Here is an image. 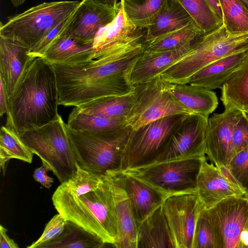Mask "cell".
I'll return each mask as SVG.
<instances>
[{"label": "cell", "instance_id": "obj_18", "mask_svg": "<svg viewBox=\"0 0 248 248\" xmlns=\"http://www.w3.org/2000/svg\"><path fill=\"white\" fill-rule=\"evenodd\" d=\"M192 44L170 51L144 50L128 72V78L130 83L134 86L149 81L160 75L186 54L190 49Z\"/></svg>", "mask_w": 248, "mask_h": 248}, {"label": "cell", "instance_id": "obj_19", "mask_svg": "<svg viewBox=\"0 0 248 248\" xmlns=\"http://www.w3.org/2000/svg\"><path fill=\"white\" fill-rule=\"evenodd\" d=\"M30 48L13 40L0 36V79L8 98L27 66L34 59Z\"/></svg>", "mask_w": 248, "mask_h": 248}, {"label": "cell", "instance_id": "obj_15", "mask_svg": "<svg viewBox=\"0 0 248 248\" xmlns=\"http://www.w3.org/2000/svg\"><path fill=\"white\" fill-rule=\"evenodd\" d=\"M112 194L117 224V248H137L138 225L120 171L105 175Z\"/></svg>", "mask_w": 248, "mask_h": 248}, {"label": "cell", "instance_id": "obj_33", "mask_svg": "<svg viewBox=\"0 0 248 248\" xmlns=\"http://www.w3.org/2000/svg\"><path fill=\"white\" fill-rule=\"evenodd\" d=\"M129 21L139 28L146 29L153 21L167 0H123Z\"/></svg>", "mask_w": 248, "mask_h": 248}, {"label": "cell", "instance_id": "obj_41", "mask_svg": "<svg viewBox=\"0 0 248 248\" xmlns=\"http://www.w3.org/2000/svg\"><path fill=\"white\" fill-rule=\"evenodd\" d=\"M248 146V116L244 112L236 124L231 141L232 158Z\"/></svg>", "mask_w": 248, "mask_h": 248}, {"label": "cell", "instance_id": "obj_20", "mask_svg": "<svg viewBox=\"0 0 248 248\" xmlns=\"http://www.w3.org/2000/svg\"><path fill=\"white\" fill-rule=\"evenodd\" d=\"M248 59V49L225 56L194 74L188 83L213 90L224 83Z\"/></svg>", "mask_w": 248, "mask_h": 248}, {"label": "cell", "instance_id": "obj_30", "mask_svg": "<svg viewBox=\"0 0 248 248\" xmlns=\"http://www.w3.org/2000/svg\"><path fill=\"white\" fill-rule=\"evenodd\" d=\"M33 153L23 142L19 135L6 125L0 131V166L3 175L11 159H17L29 163H32Z\"/></svg>", "mask_w": 248, "mask_h": 248}, {"label": "cell", "instance_id": "obj_36", "mask_svg": "<svg viewBox=\"0 0 248 248\" xmlns=\"http://www.w3.org/2000/svg\"><path fill=\"white\" fill-rule=\"evenodd\" d=\"M77 169L72 176L61 185L73 195L79 196L99 188L105 175H100L81 168L77 163Z\"/></svg>", "mask_w": 248, "mask_h": 248}, {"label": "cell", "instance_id": "obj_13", "mask_svg": "<svg viewBox=\"0 0 248 248\" xmlns=\"http://www.w3.org/2000/svg\"><path fill=\"white\" fill-rule=\"evenodd\" d=\"M163 206L174 248H193L196 222L204 207L197 193L170 196L166 199Z\"/></svg>", "mask_w": 248, "mask_h": 248}, {"label": "cell", "instance_id": "obj_26", "mask_svg": "<svg viewBox=\"0 0 248 248\" xmlns=\"http://www.w3.org/2000/svg\"><path fill=\"white\" fill-rule=\"evenodd\" d=\"M137 248H174L163 205L139 226Z\"/></svg>", "mask_w": 248, "mask_h": 248}, {"label": "cell", "instance_id": "obj_23", "mask_svg": "<svg viewBox=\"0 0 248 248\" xmlns=\"http://www.w3.org/2000/svg\"><path fill=\"white\" fill-rule=\"evenodd\" d=\"M168 89L174 97L191 114L209 118L217 107V97L212 90L189 83L170 82Z\"/></svg>", "mask_w": 248, "mask_h": 248}, {"label": "cell", "instance_id": "obj_49", "mask_svg": "<svg viewBox=\"0 0 248 248\" xmlns=\"http://www.w3.org/2000/svg\"><path fill=\"white\" fill-rule=\"evenodd\" d=\"M240 0L248 9V0Z\"/></svg>", "mask_w": 248, "mask_h": 248}, {"label": "cell", "instance_id": "obj_42", "mask_svg": "<svg viewBox=\"0 0 248 248\" xmlns=\"http://www.w3.org/2000/svg\"><path fill=\"white\" fill-rule=\"evenodd\" d=\"M49 169L43 165L35 170L33 177L34 180L40 183L45 187L49 189L53 183V179L47 175V172Z\"/></svg>", "mask_w": 248, "mask_h": 248}, {"label": "cell", "instance_id": "obj_8", "mask_svg": "<svg viewBox=\"0 0 248 248\" xmlns=\"http://www.w3.org/2000/svg\"><path fill=\"white\" fill-rule=\"evenodd\" d=\"M205 157L153 163L123 172L140 180L167 199L174 195L197 193V177Z\"/></svg>", "mask_w": 248, "mask_h": 248}, {"label": "cell", "instance_id": "obj_11", "mask_svg": "<svg viewBox=\"0 0 248 248\" xmlns=\"http://www.w3.org/2000/svg\"><path fill=\"white\" fill-rule=\"evenodd\" d=\"M207 209L216 248H239L240 235L248 220V198L230 197Z\"/></svg>", "mask_w": 248, "mask_h": 248}, {"label": "cell", "instance_id": "obj_39", "mask_svg": "<svg viewBox=\"0 0 248 248\" xmlns=\"http://www.w3.org/2000/svg\"><path fill=\"white\" fill-rule=\"evenodd\" d=\"M74 12L48 31L30 49L29 54L34 58L43 57L52 43L67 29L72 21Z\"/></svg>", "mask_w": 248, "mask_h": 248}, {"label": "cell", "instance_id": "obj_38", "mask_svg": "<svg viewBox=\"0 0 248 248\" xmlns=\"http://www.w3.org/2000/svg\"><path fill=\"white\" fill-rule=\"evenodd\" d=\"M229 168L248 198V146L232 156Z\"/></svg>", "mask_w": 248, "mask_h": 248}, {"label": "cell", "instance_id": "obj_10", "mask_svg": "<svg viewBox=\"0 0 248 248\" xmlns=\"http://www.w3.org/2000/svg\"><path fill=\"white\" fill-rule=\"evenodd\" d=\"M186 115L162 118L131 129L124 150L121 172L152 163Z\"/></svg>", "mask_w": 248, "mask_h": 248}, {"label": "cell", "instance_id": "obj_14", "mask_svg": "<svg viewBox=\"0 0 248 248\" xmlns=\"http://www.w3.org/2000/svg\"><path fill=\"white\" fill-rule=\"evenodd\" d=\"M244 112L225 108L208 118L205 142V156L216 166L229 167L232 158L231 141L233 129Z\"/></svg>", "mask_w": 248, "mask_h": 248}, {"label": "cell", "instance_id": "obj_37", "mask_svg": "<svg viewBox=\"0 0 248 248\" xmlns=\"http://www.w3.org/2000/svg\"><path fill=\"white\" fill-rule=\"evenodd\" d=\"M193 248H216L213 230L208 209L205 207L201 211L196 222Z\"/></svg>", "mask_w": 248, "mask_h": 248}, {"label": "cell", "instance_id": "obj_24", "mask_svg": "<svg viewBox=\"0 0 248 248\" xmlns=\"http://www.w3.org/2000/svg\"><path fill=\"white\" fill-rule=\"evenodd\" d=\"M139 28L128 19L124 10L123 0H121L118 12L114 19L100 28L93 44L94 54H98L116 46L133 37Z\"/></svg>", "mask_w": 248, "mask_h": 248}, {"label": "cell", "instance_id": "obj_34", "mask_svg": "<svg viewBox=\"0 0 248 248\" xmlns=\"http://www.w3.org/2000/svg\"><path fill=\"white\" fill-rule=\"evenodd\" d=\"M204 33L208 34L223 25L206 0H177Z\"/></svg>", "mask_w": 248, "mask_h": 248}, {"label": "cell", "instance_id": "obj_2", "mask_svg": "<svg viewBox=\"0 0 248 248\" xmlns=\"http://www.w3.org/2000/svg\"><path fill=\"white\" fill-rule=\"evenodd\" d=\"M59 93L50 62L35 58L27 66L8 98L5 125L19 136L39 127L59 115Z\"/></svg>", "mask_w": 248, "mask_h": 248}, {"label": "cell", "instance_id": "obj_9", "mask_svg": "<svg viewBox=\"0 0 248 248\" xmlns=\"http://www.w3.org/2000/svg\"><path fill=\"white\" fill-rule=\"evenodd\" d=\"M169 84L159 75L133 86L134 100L125 118L126 126L135 130L162 118L191 114L169 92Z\"/></svg>", "mask_w": 248, "mask_h": 248}, {"label": "cell", "instance_id": "obj_44", "mask_svg": "<svg viewBox=\"0 0 248 248\" xmlns=\"http://www.w3.org/2000/svg\"><path fill=\"white\" fill-rule=\"evenodd\" d=\"M8 97L2 80L0 79V116L6 113L8 110Z\"/></svg>", "mask_w": 248, "mask_h": 248}, {"label": "cell", "instance_id": "obj_5", "mask_svg": "<svg viewBox=\"0 0 248 248\" xmlns=\"http://www.w3.org/2000/svg\"><path fill=\"white\" fill-rule=\"evenodd\" d=\"M248 49V33L233 35L223 25L196 39L189 51L161 74L171 83H188L196 72L211 63L233 53Z\"/></svg>", "mask_w": 248, "mask_h": 248}, {"label": "cell", "instance_id": "obj_47", "mask_svg": "<svg viewBox=\"0 0 248 248\" xmlns=\"http://www.w3.org/2000/svg\"><path fill=\"white\" fill-rule=\"evenodd\" d=\"M109 7L118 9L120 5L121 0H93Z\"/></svg>", "mask_w": 248, "mask_h": 248}, {"label": "cell", "instance_id": "obj_16", "mask_svg": "<svg viewBox=\"0 0 248 248\" xmlns=\"http://www.w3.org/2000/svg\"><path fill=\"white\" fill-rule=\"evenodd\" d=\"M119 9L112 8L93 0H81L68 29L80 42L93 45L98 30L114 19Z\"/></svg>", "mask_w": 248, "mask_h": 248}, {"label": "cell", "instance_id": "obj_28", "mask_svg": "<svg viewBox=\"0 0 248 248\" xmlns=\"http://www.w3.org/2000/svg\"><path fill=\"white\" fill-rule=\"evenodd\" d=\"M133 100V90L128 94L102 97L75 107L86 114L109 118L125 119Z\"/></svg>", "mask_w": 248, "mask_h": 248}, {"label": "cell", "instance_id": "obj_12", "mask_svg": "<svg viewBox=\"0 0 248 248\" xmlns=\"http://www.w3.org/2000/svg\"><path fill=\"white\" fill-rule=\"evenodd\" d=\"M208 118L200 114L186 115L151 164L205 156Z\"/></svg>", "mask_w": 248, "mask_h": 248}, {"label": "cell", "instance_id": "obj_43", "mask_svg": "<svg viewBox=\"0 0 248 248\" xmlns=\"http://www.w3.org/2000/svg\"><path fill=\"white\" fill-rule=\"evenodd\" d=\"M7 230L2 225H0V248H18L17 244L7 233Z\"/></svg>", "mask_w": 248, "mask_h": 248}, {"label": "cell", "instance_id": "obj_46", "mask_svg": "<svg viewBox=\"0 0 248 248\" xmlns=\"http://www.w3.org/2000/svg\"><path fill=\"white\" fill-rule=\"evenodd\" d=\"M218 17L223 21V15L219 0H206Z\"/></svg>", "mask_w": 248, "mask_h": 248}, {"label": "cell", "instance_id": "obj_32", "mask_svg": "<svg viewBox=\"0 0 248 248\" xmlns=\"http://www.w3.org/2000/svg\"><path fill=\"white\" fill-rule=\"evenodd\" d=\"M205 34L194 21L186 26L170 32L150 42L145 43V50L152 51H170L191 44Z\"/></svg>", "mask_w": 248, "mask_h": 248}, {"label": "cell", "instance_id": "obj_31", "mask_svg": "<svg viewBox=\"0 0 248 248\" xmlns=\"http://www.w3.org/2000/svg\"><path fill=\"white\" fill-rule=\"evenodd\" d=\"M66 124L73 129L94 132H111L126 126L125 118H109L86 114L76 107L69 114Z\"/></svg>", "mask_w": 248, "mask_h": 248}, {"label": "cell", "instance_id": "obj_48", "mask_svg": "<svg viewBox=\"0 0 248 248\" xmlns=\"http://www.w3.org/2000/svg\"><path fill=\"white\" fill-rule=\"evenodd\" d=\"M10 0L15 7H17V6L21 5L23 3H24L26 0Z\"/></svg>", "mask_w": 248, "mask_h": 248}, {"label": "cell", "instance_id": "obj_50", "mask_svg": "<svg viewBox=\"0 0 248 248\" xmlns=\"http://www.w3.org/2000/svg\"><path fill=\"white\" fill-rule=\"evenodd\" d=\"M247 114H248V112H247Z\"/></svg>", "mask_w": 248, "mask_h": 248}, {"label": "cell", "instance_id": "obj_17", "mask_svg": "<svg viewBox=\"0 0 248 248\" xmlns=\"http://www.w3.org/2000/svg\"><path fill=\"white\" fill-rule=\"evenodd\" d=\"M197 193L207 209L230 197L247 196L241 187L227 180L216 165L208 161L206 156L197 177Z\"/></svg>", "mask_w": 248, "mask_h": 248}, {"label": "cell", "instance_id": "obj_27", "mask_svg": "<svg viewBox=\"0 0 248 248\" xmlns=\"http://www.w3.org/2000/svg\"><path fill=\"white\" fill-rule=\"evenodd\" d=\"M225 108H235L248 112V59L221 87Z\"/></svg>", "mask_w": 248, "mask_h": 248}, {"label": "cell", "instance_id": "obj_40", "mask_svg": "<svg viewBox=\"0 0 248 248\" xmlns=\"http://www.w3.org/2000/svg\"><path fill=\"white\" fill-rule=\"evenodd\" d=\"M65 224L66 220L59 213L56 214L46 224L39 238L27 248H39L48 243L61 234Z\"/></svg>", "mask_w": 248, "mask_h": 248}, {"label": "cell", "instance_id": "obj_22", "mask_svg": "<svg viewBox=\"0 0 248 248\" xmlns=\"http://www.w3.org/2000/svg\"><path fill=\"white\" fill-rule=\"evenodd\" d=\"M94 53L93 45L80 42L67 27L52 43L43 58L49 62L71 64L93 59Z\"/></svg>", "mask_w": 248, "mask_h": 248}, {"label": "cell", "instance_id": "obj_45", "mask_svg": "<svg viewBox=\"0 0 248 248\" xmlns=\"http://www.w3.org/2000/svg\"><path fill=\"white\" fill-rule=\"evenodd\" d=\"M239 248H248V220L240 234Z\"/></svg>", "mask_w": 248, "mask_h": 248}, {"label": "cell", "instance_id": "obj_21", "mask_svg": "<svg viewBox=\"0 0 248 248\" xmlns=\"http://www.w3.org/2000/svg\"><path fill=\"white\" fill-rule=\"evenodd\" d=\"M121 174L139 227L147 217L163 204L166 198L137 178L123 172H121Z\"/></svg>", "mask_w": 248, "mask_h": 248}, {"label": "cell", "instance_id": "obj_3", "mask_svg": "<svg viewBox=\"0 0 248 248\" xmlns=\"http://www.w3.org/2000/svg\"><path fill=\"white\" fill-rule=\"evenodd\" d=\"M52 201L65 220L70 221L97 236L106 244L114 247L117 224L113 200L105 178L95 190L76 196L61 185L54 192Z\"/></svg>", "mask_w": 248, "mask_h": 248}, {"label": "cell", "instance_id": "obj_4", "mask_svg": "<svg viewBox=\"0 0 248 248\" xmlns=\"http://www.w3.org/2000/svg\"><path fill=\"white\" fill-rule=\"evenodd\" d=\"M66 128L77 163L81 168L100 175L121 171L130 127L107 132L75 130L67 124Z\"/></svg>", "mask_w": 248, "mask_h": 248}, {"label": "cell", "instance_id": "obj_1", "mask_svg": "<svg viewBox=\"0 0 248 248\" xmlns=\"http://www.w3.org/2000/svg\"><path fill=\"white\" fill-rule=\"evenodd\" d=\"M145 32L93 59L67 64L50 62L57 80L59 105L78 107L95 99L132 92L128 72L145 50Z\"/></svg>", "mask_w": 248, "mask_h": 248}, {"label": "cell", "instance_id": "obj_7", "mask_svg": "<svg viewBox=\"0 0 248 248\" xmlns=\"http://www.w3.org/2000/svg\"><path fill=\"white\" fill-rule=\"evenodd\" d=\"M80 1L45 2L9 17L0 23V36L16 41L30 49L51 28L71 15Z\"/></svg>", "mask_w": 248, "mask_h": 248}, {"label": "cell", "instance_id": "obj_35", "mask_svg": "<svg viewBox=\"0 0 248 248\" xmlns=\"http://www.w3.org/2000/svg\"><path fill=\"white\" fill-rule=\"evenodd\" d=\"M223 25L231 34L248 33V9L239 0H219Z\"/></svg>", "mask_w": 248, "mask_h": 248}, {"label": "cell", "instance_id": "obj_6", "mask_svg": "<svg viewBox=\"0 0 248 248\" xmlns=\"http://www.w3.org/2000/svg\"><path fill=\"white\" fill-rule=\"evenodd\" d=\"M20 138L43 165L52 171L62 183L75 172L77 161L68 136L66 124L58 116L42 126L26 131Z\"/></svg>", "mask_w": 248, "mask_h": 248}, {"label": "cell", "instance_id": "obj_25", "mask_svg": "<svg viewBox=\"0 0 248 248\" xmlns=\"http://www.w3.org/2000/svg\"><path fill=\"white\" fill-rule=\"evenodd\" d=\"M193 21L177 0H167L153 21L146 28L145 43L182 29Z\"/></svg>", "mask_w": 248, "mask_h": 248}, {"label": "cell", "instance_id": "obj_29", "mask_svg": "<svg viewBox=\"0 0 248 248\" xmlns=\"http://www.w3.org/2000/svg\"><path fill=\"white\" fill-rule=\"evenodd\" d=\"M106 245L97 236L81 227L66 220L60 235L39 248H101Z\"/></svg>", "mask_w": 248, "mask_h": 248}]
</instances>
